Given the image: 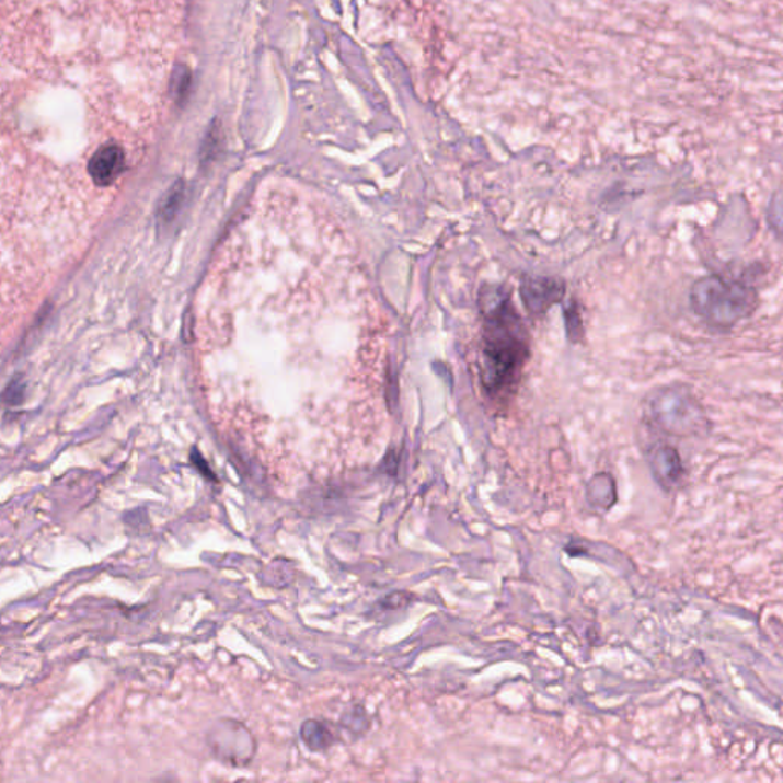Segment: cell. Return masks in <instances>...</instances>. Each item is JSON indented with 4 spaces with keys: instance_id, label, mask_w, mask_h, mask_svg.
Returning <instances> with one entry per match:
<instances>
[{
    "instance_id": "cell-14",
    "label": "cell",
    "mask_w": 783,
    "mask_h": 783,
    "mask_svg": "<svg viewBox=\"0 0 783 783\" xmlns=\"http://www.w3.org/2000/svg\"><path fill=\"white\" fill-rule=\"evenodd\" d=\"M172 84L173 94H175L176 100L185 99V96H187L188 89H191V72H188V69L181 68L180 72H176Z\"/></svg>"
},
{
    "instance_id": "cell-13",
    "label": "cell",
    "mask_w": 783,
    "mask_h": 783,
    "mask_svg": "<svg viewBox=\"0 0 783 783\" xmlns=\"http://www.w3.org/2000/svg\"><path fill=\"white\" fill-rule=\"evenodd\" d=\"M565 322L566 330H568V337L573 342H578L582 338V315L578 312L576 303L568 304L565 310Z\"/></svg>"
},
{
    "instance_id": "cell-16",
    "label": "cell",
    "mask_w": 783,
    "mask_h": 783,
    "mask_svg": "<svg viewBox=\"0 0 783 783\" xmlns=\"http://www.w3.org/2000/svg\"><path fill=\"white\" fill-rule=\"evenodd\" d=\"M773 157H774V161H778V163L781 164L783 168V146H781V148L774 150Z\"/></svg>"
},
{
    "instance_id": "cell-6",
    "label": "cell",
    "mask_w": 783,
    "mask_h": 783,
    "mask_svg": "<svg viewBox=\"0 0 783 783\" xmlns=\"http://www.w3.org/2000/svg\"><path fill=\"white\" fill-rule=\"evenodd\" d=\"M125 168V152L119 146L110 145L96 150L89 161L88 171L94 183L104 188L114 184L123 175Z\"/></svg>"
},
{
    "instance_id": "cell-9",
    "label": "cell",
    "mask_w": 783,
    "mask_h": 783,
    "mask_svg": "<svg viewBox=\"0 0 783 783\" xmlns=\"http://www.w3.org/2000/svg\"><path fill=\"white\" fill-rule=\"evenodd\" d=\"M586 499L592 507L609 510L617 500L615 482L611 474H596L586 488Z\"/></svg>"
},
{
    "instance_id": "cell-1",
    "label": "cell",
    "mask_w": 783,
    "mask_h": 783,
    "mask_svg": "<svg viewBox=\"0 0 783 783\" xmlns=\"http://www.w3.org/2000/svg\"><path fill=\"white\" fill-rule=\"evenodd\" d=\"M481 380L492 399L508 396L530 358V338L510 292L497 285L481 289Z\"/></svg>"
},
{
    "instance_id": "cell-11",
    "label": "cell",
    "mask_w": 783,
    "mask_h": 783,
    "mask_svg": "<svg viewBox=\"0 0 783 783\" xmlns=\"http://www.w3.org/2000/svg\"><path fill=\"white\" fill-rule=\"evenodd\" d=\"M341 724L346 730L357 736L368 730L370 725L366 710L361 707V705H354V707L346 710V712L343 713Z\"/></svg>"
},
{
    "instance_id": "cell-12",
    "label": "cell",
    "mask_w": 783,
    "mask_h": 783,
    "mask_svg": "<svg viewBox=\"0 0 783 783\" xmlns=\"http://www.w3.org/2000/svg\"><path fill=\"white\" fill-rule=\"evenodd\" d=\"M411 594L407 592H392L389 596L383 597L378 601V608L381 612H399L404 611L411 604Z\"/></svg>"
},
{
    "instance_id": "cell-5",
    "label": "cell",
    "mask_w": 783,
    "mask_h": 783,
    "mask_svg": "<svg viewBox=\"0 0 783 783\" xmlns=\"http://www.w3.org/2000/svg\"><path fill=\"white\" fill-rule=\"evenodd\" d=\"M565 296V285L554 277H523L520 281V299L530 314H545Z\"/></svg>"
},
{
    "instance_id": "cell-2",
    "label": "cell",
    "mask_w": 783,
    "mask_h": 783,
    "mask_svg": "<svg viewBox=\"0 0 783 783\" xmlns=\"http://www.w3.org/2000/svg\"><path fill=\"white\" fill-rule=\"evenodd\" d=\"M689 307L704 325L725 333L755 314L759 292L747 280L705 274L690 287Z\"/></svg>"
},
{
    "instance_id": "cell-10",
    "label": "cell",
    "mask_w": 783,
    "mask_h": 783,
    "mask_svg": "<svg viewBox=\"0 0 783 783\" xmlns=\"http://www.w3.org/2000/svg\"><path fill=\"white\" fill-rule=\"evenodd\" d=\"M765 221L771 233L783 242V188L770 196L765 208Z\"/></svg>"
},
{
    "instance_id": "cell-15",
    "label": "cell",
    "mask_w": 783,
    "mask_h": 783,
    "mask_svg": "<svg viewBox=\"0 0 783 783\" xmlns=\"http://www.w3.org/2000/svg\"><path fill=\"white\" fill-rule=\"evenodd\" d=\"M193 462H195L196 469L199 470L200 473H203V476L206 477L208 481H218L216 480V474L211 472L210 467L207 465V462L204 461L203 458H200V454L198 451H193L192 454Z\"/></svg>"
},
{
    "instance_id": "cell-7",
    "label": "cell",
    "mask_w": 783,
    "mask_h": 783,
    "mask_svg": "<svg viewBox=\"0 0 783 783\" xmlns=\"http://www.w3.org/2000/svg\"><path fill=\"white\" fill-rule=\"evenodd\" d=\"M649 465L655 480L665 485V487L677 484L681 480L682 473H684L680 453L669 444L659 442L652 447L649 450Z\"/></svg>"
},
{
    "instance_id": "cell-4",
    "label": "cell",
    "mask_w": 783,
    "mask_h": 783,
    "mask_svg": "<svg viewBox=\"0 0 783 783\" xmlns=\"http://www.w3.org/2000/svg\"><path fill=\"white\" fill-rule=\"evenodd\" d=\"M207 744L219 761L234 767L246 765L256 751L252 733L238 721H219L208 733Z\"/></svg>"
},
{
    "instance_id": "cell-8",
    "label": "cell",
    "mask_w": 783,
    "mask_h": 783,
    "mask_svg": "<svg viewBox=\"0 0 783 783\" xmlns=\"http://www.w3.org/2000/svg\"><path fill=\"white\" fill-rule=\"evenodd\" d=\"M300 739L308 750L323 753L334 746L335 735L330 725L319 719H307L300 727Z\"/></svg>"
},
{
    "instance_id": "cell-3",
    "label": "cell",
    "mask_w": 783,
    "mask_h": 783,
    "mask_svg": "<svg viewBox=\"0 0 783 783\" xmlns=\"http://www.w3.org/2000/svg\"><path fill=\"white\" fill-rule=\"evenodd\" d=\"M647 404L650 422L667 435L693 438L707 435L712 426L707 408L689 384L661 385Z\"/></svg>"
}]
</instances>
